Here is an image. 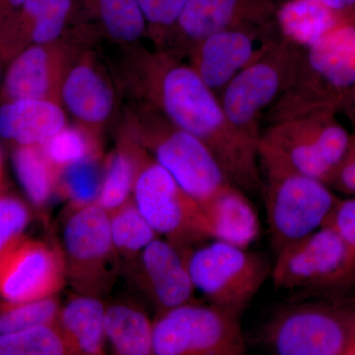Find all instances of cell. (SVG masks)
I'll list each match as a JSON object with an SVG mask.
<instances>
[{
	"instance_id": "obj_29",
	"label": "cell",
	"mask_w": 355,
	"mask_h": 355,
	"mask_svg": "<svg viewBox=\"0 0 355 355\" xmlns=\"http://www.w3.org/2000/svg\"><path fill=\"white\" fill-rule=\"evenodd\" d=\"M103 176L98 156L84 159L60 173L57 188L74 209L96 202Z\"/></svg>"
},
{
	"instance_id": "obj_20",
	"label": "cell",
	"mask_w": 355,
	"mask_h": 355,
	"mask_svg": "<svg viewBox=\"0 0 355 355\" xmlns=\"http://www.w3.org/2000/svg\"><path fill=\"white\" fill-rule=\"evenodd\" d=\"M105 308L99 298L80 294L60 307L57 326L69 354H104Z\"/></svg>"
},
{
	"instance_id": "obj_19",
	"label": "cell",
	"mask_w": 355,
	"mask_h": 355,
	"mask_svg": "<svg viewBox=\"0 0 355 355\" xmlns=\"http://www.w3.org/2000/svg\"><path fill=\"white\" fill-rule=\"evenodd\" d=\"M65 125L60 103L18 99L0 104V137L16 146H41Z\"/></svg>"
},
{
	"instance_id": "obj_15",
	"label": "cell",
	"mask_w": 355,
	"mask_h": 355,
	"mask_svg": "<svg viewBox=\"0 0 355 355\" xmlns=\"http://www.w3.org/2000/svg\"><path fill=\"white\" fill-rule=\"evenodd\" d=\"M71 46L62 40L31 44L16 53L6 70L0 104L18 99H44L60 103V91L76 60Z\"/></svg>"
},
{
	"instance_id": "obj_21",
	"label": "cell",
	"mask_w": 355,
	"mask_h": 355,
	"mask_svg": "<svg viewBox=\"0 0 355 355\" xmlns=\"http://www.w3.org/2000/svg\"><path fill=\"white\" fill-rule=\"evenodd\" d=\"M214 239L247 249L258 238L260 222L246 193L232 187L203 209Z\"/></svg>"
},
{
	"instance_id": "obj_24",
	"label": "cell",
	"mask_w": 355,
	"mask_h": 355,
	"mask_svg": "<svg viewBox=\"0 0 355 355\" xmlns=\"http://www.w3.org/2000/svg\"><path fill=\"white\" fill-rule=\"evenodd\" d=\"M112 241L116 258L135 263L144 248L157 238L137 205L130 198L109 214Z\"/></svg>"
},
{
	"instance_id": "obj_33",
	"label": "cell",
	"mask_w": 355,
	"mask_h": 355,
	"mask_svg": "<svg viewBox=\"0 0 355 355\" xmlns=\"http://www.w3.org/2000/svg\"><path fill=\"white\" fill-rule=\"evenodd\" d=\"M71 0H46L33 29L31 44L58 41L64 31Z\"/></svg>"
},
{
	"instance_id": "obj_34",
	"label": "cell",
	"mask_w": 355,
	"mask_h": 355,
	"mask_svg": "<svg viewBox=\"0 0 355 355\" xmlns=\"http://www.w3.org/2000/svg\"><path fill=\"white\" fill-rule=\"evenodd\" d=\"M324 224L331 226L342 238L355 270V198H340Z\"/></svg>"
},
{
	"instance_id": "obj_40",
	"label": "cell",
	"mask_w": 355,
	"mask_h": 355,
	"mask_svg": "<svg viewBox=\"0 0 355 355\" xmlns=\"http://www.w3.org/2000/svg\"><path fill=\"white\" fill-rule=\"evenodd\" d=\"M0 176H1V155H0Z\"/></svg>"
},
{
	"instance_id": "obj_14",
	"label": "cell",
	"mask_w": 355,
	"mask_h": 355,
	"mask_svg": "<svg viewBox=\"0 0 355 355\" xmlns=\"http://www.w3.org/2000/svg\"><path fill=\"white\" fill-rule=\"evenodd\" d=\"M67 282L60 247L23 237L0 257V298L13 302L55 296Z\"/></svg>"
},
{
	"instance_id": "obj_39",
	"label": "cell",
	"mask_w": 355,
	"mask_h": 355,
	"mask_svg": "<svg viewBox=\"0 0 355 355\" xmlns=\"http://www.w3.org/2000/svg\"><path fill=\"white\" fill-rule=\"evenodd\" d=\"M2 84V73H1V67H0V87H1Z\"/></svg>"
},
{
	"instance_id": "obj_31",
	"label": "cell",
	"mask_w": 355,
	"mask_h": 355,
	"mask_svg": "<svg viewBox=\"0 0 355 355\" xmlns=\"http://www.w3.org/2000/svg\"><path fill=\"white\" fill-rule=\"evenodd\" d=\"M69 354L57 324L0 335V355Z\"/></svg>"
},
{
	"instance_id": "obj_13",
	"label": "cell",
	"mask_w": 355,
	"mask_h": 355,
	"mask_svg": "<svg viewBox=\"0 0 355 355\" xmlns=\"http://www.w3.org/2000/svg\"><path fill=\"white\" fill-rule=\"evenodd\" d=\"M67 280L80 295L99 297L111 286L118 263L109 214L97 203L76 209L64 230Z\"/></svg>"
},
{
	"instance_id": "obj_25",
	"label": "cell",
	"mask_w": 355,
	"mask_h": 355,
	"mask_svg": "<svg viewBox=\"0 0 355 355\" xmlns=\"http://www.w3.org/2000/svg\"><path fill=\"white\" fill-rule=\"evenodd\" d=\"M13 165L30 200L38 207L46 205L57 189L60 174L49 162L41 146H17Z\"/></svg>"
},
{
	"instance_id": "obj_11",
	"label": "cell",
	"mask_w": 355,
	"mask_h": 355,
	"mask_svg": "<svg viewBox=\"0 0 355 355\" xmlns=\"http://www.w3.org/2000/svg\"><path fill=\"white\" fill-rule=\"evenodd\" d=\"M241 315L196 302L161 313L153 322V354L242 355Z\"/></svg>"
},
{
	"instance_id": "obj_4",
	"label": "cell",
	"mask_w": 355,
	"mask_h": 355,
	"mask_svg": "<svg viewBox=\"0 0 355 355\" xmlns=\"http://www.w3.org/2000/svg\"><path fill=\"white\" fill-rule=\"evenodd\" d=\"M277 355H354L355 298L330 296L275 311L259 334Z\"/></svg>"
},
{
	"instance_id": "obj_2",
	"label": "cell",
	"mask_w": 355,
	"mask_h": 355,
	"mask_svg": "<svg viewBox=\"0 0 355 355\" xmlns=\"http://www.w3.org/2000/svg\"><path fill=\"white\" fill-rule=\"evenodd\" d=\"M125 130L197 200L202 211L236 187L202 140L151 105L135 101L128 109Z\"/></svg>"
},
{
	"instance_id": "obj_1",
	"label": "cell",
	"mask_w": 355,
	"mask_h": 355,
	"mask_svg": "<svg viewBox=\"0 0 355 355\" xmlns=\"http://www.w3.org/2000/svg\"><path fill=\"white\" fill-rule=\"evenodd\" d=\"M123 77L135 101L151 105L202 140L231 183L246 193L261 190L258 153L231 125L218 96L190 64L160 49L135 46L123 60Z\"/></svg>"
},
{
	"instance_id": "obj_8",
	"label": "cell",
	"mask_w": 355,
	"mask_h": 355,
	"mask_svg": "<svg viewBox=\"0 0 355 355\" xmlns=\"http://www.w3.org/2000/svg\"><path fill=\"white\" fill-rule=\"evenodd\" d=\"M270 242L275 254L321 228L340 200L315 178L275 165H260Z\"/></svg>"
},
{
	"instance_id": "obj_27",
	"label": "cell",
	"mask_w": 355,
	"mask_h": 355,
	"mask_svg": "<svg viewBox=\"0 0 355 355\" xmlns=\"http://www.w3.org/2000/svg\"><path fill=\"white\" fill-rule=\"evenodd\" d=\"M41 147L49 162L60 175L70 165L99 155L97 135L81 125H65Z\"/></svg>"
},
{
	"instance_id": "obj_9",
	"label": "cell",
	"mask_w": 355,
	"mask_h": 355,
	"mask_svg": "<svg viewBox=\"0 0 355 355\" xmlns=\"http://www.w3.org/2000/svg\"><path fill=\"white\" fill-rule=\"evenodd\" d=\"M196 291L209 304L242 315L272 273L266 257L214 239L187 258Z\"/></svg>"
},
{
	"instance_id": "obj_37",
	"label": "cell",
	"mask_w": 355,
	"mask_h": 355,
	"mask_svg": "<svg viewBox=\"0 0 355 355\" xmlns=\"http://www.w3.org/2000/svg\"><path fill=\"white\" fill-rule=\"evenodd\" d=\"M343 112L352 121H355V86L349 91L347 97L343 99L338 113Z\"/></svg>"
},
{
	"instance_id": "obj_10",
	"label": "cell",
	"mask_w": 355,
	"mask_h": 355,
	"mask_svg": "<svg viewBox=\"0 0 355 355\" xmlns=\"http://www.w3.org/2000/svg\"><path fill=\"white\" fill-rule=\"evenodd\" d=\"M270 275L277 291L335 294L355 286L349 251L327 224L280 250Z\"/></svg>"
},
{
	"instance_id": "obj_36",
	"label": "cell",
	"mask_w": 355,
	"mask_h": 355,
	"mask_svg": "<svg viewBox=\"0 0 355 355\" xmlns=\"http://www.w3.org/2000/svg\"><path fill=\"white\" fill-rule=\"evenodd\" d=\"M347 24L355 25V0H318Z\"/></svg>"
},
{
	"instance_id": "obj_12",
	"label": "cell",
	"mask_w": 355,
	"mask_h": 355,
	"mask_svg": "<svg viewBox=\"0 0 355 355\" xmlns=\"http://www.w3.org/2000/svg\"><path fill=\"white\" fill-rule=\"evenodd\" d=\"M282 0H188L160 50L188 58L203 39L228 29L253 30L279 38L275 16Z\"/></svg>"
},
{
	"instance_id": "obj_22",
	"label": "cell",
	"mask_w": 355,
	"mask_h": 355,
	"mask_svg": "<svg viewBox=\"0 0 355 355\" xmlns=\"http://www.w3.org/2000/svg\"><path fill=\"white\" fill-rule=\"evenodd\" d=\"M275 24L279 38L306 49L347 23L318 0H282Z\"/></svg>"
},
{
	"instance_id": "obj_18",
	"label": "cell",
	"mask_w": 355,
	"mask_h": 355,
	"mask_svg": "<svg viewBox=\"0 0 355 355\" xmlns=\"http://www.w3.org/2000/svg\"><path fill=\"white\" fill-rule=\"evenodd\" d=\"M60 101L79 125L97 135L113 113L114 93L94 58H77L65 76Z\"/></svg>"
},
{
	"instance_id": "obj_26",
	"label": "cell",
	"mask_w": 355,
	"mask_h": 355,
	"mask_svg": "<svg viewBox=\"0 0 355 355\" xmlns=\"http://www.w3.org/2000/svg\"><path fill=\"white\" fill-rule=\"evenodd\" d=\"M135 172L137 161L132 142L123 132L103 176L101 190L96 203L110 214L127 202L132 198Z\"/></svg>"
},
{
	"instance_id": "obj_30",
	"label": "cell",
	"mask_w": 355,
	"mask_h": 355,
	"mask_svg": "<svg viewBox=\"0 0 355 355\" xmlns=\"http://www.w3.org/2000/svg\"><path fill=\"white\" fill-rule=\"evenodd\" d=\"M60 307L57 295L26 302L3 300L0 302V335L57 324Z\"/></svg>"
},
{
	"instance_id": "obj_17",
	"label": "cell",
	"mask_w": 355,
	"mask_h": 355,
	"mask_svg": "<svg viewBox=\"0 0 355 355\" xmlns=\"http://www.w3.org/2000/svg\"><path fill=\"white\" fill-rule=\"evenodd\" d=\"M133 265L135 280L158 315L197 301L187 257L167 240L149 243Z\"/></svg>"
},
{
	"instance_id": "obj_32",
	"label": "cell",
	"mask_w": 355,
	"mask_h": 355,
	"mask_svg": "<svg viewBox=\"0 0 355 355\" xmlns=\"http://www.w3.org/2000/svg\"><path fill=\"white\" fill-rule=\"evenodd\" d=\"M30 218V210L20 198L0 193V257L22 239Z\"/></svg>"
},
{
	"instance_id": "obj_7",
	"label": "cell",
	"mask_w": 355,
	"mask_h": 355,
	"mask_svg": "<svg viewBox=\"0 0 355 355\" xmlns=\"http://www.w3.org/2000/svg\"><path fill=\"white\" fill-rule=\"evenodd\" d=\"M303 51L287 40H275L263 57L235 76L218 96L229 123L257 153L261 121L291 86Z\"/></svg>"
},
{
	"instance_id": "obj_38",
	"label": "cell",
	"mask_w": 355,
	"mask_h": 355,
	"mask_svg": "<svg viewBox=\"0 0 355 355\" xmlns=\"http://www.w3.org/2000/svg\"><path fill=\"white\" fill-rule=\"evenodd\" d=\"M8 2L14 7H22L25 0H8Z\"/></svg>"
},
{
	"instance_id": "obj_23",
	"label": "cell",
	"mask_w": 355,
	"mask_h": 355,
	"mask_svg": "<svg viewBox=\"0 0 355 355\" xmlns=\"http://www.w3.org/2000/svg\"><path fill=\"white\" fill-rule=\"evenodd\" d=\"M104 323L116 354H153V323L139 308L121 303L106 306Z\"/></svg>"
},
{
	"instance_id": "obj_28",
	"label": "cell",
	"mask_w": 355,
	"mask_h": 355,
	"mask_svg": "<svg viewBox=\"0 0 355 355\" xmlns=\"http://www.w3.org/2000/svg\"><path fill=\"white\" fill-rule=\"evenodd\" d=\"M98 14L106 34L121 43L137 41L147 29L137 0H97Z\"/></svg>"
},
{
	"instance_id": "obj_16",
	"label": "cell",
	"mask_w": 355,
	"mask_h": 355,
	"mask_svg": "<svg viewBox=\"0 0 355 355\" xmlns=\"http://www.w3.org/2000/svg\"><path fill=\"white\" fill-rule=\"evenodd\" d=\"M277 39L253 30H223L200 42L188 55L189 64L219 96L235 76L263 57Z\"/></svg>"
},
{
	"instance_id": "obj_35",
	"label": "cell",
	"mask_w": 355,
	"mask_h": 355,
	"mask_svg": "<svg viewBox=\"0 0 355 355\" xmlns=\"http://www.w3.org/2000/svg\"><path fill=\"white\" fill-rule=\"evenodd\" d=\"M328 186L355 198V132L352 133L349 149L334 173Z\"/></svg>"
},
{
	"instance_id": "obj_3",
	"label": "cell",
	"mask_w": 355,
	"mask_h": 355,
	"mask_svg": "<svg viewBox=\"0 0 355 355\" xmlns=\"http://www.w3.org/2000/svg\"><path fill=\"white\" fill-rule=\"evenodd\" d=\"M355 86V25L343 24L304 49L295 77L265 114L268 125L318 112L338 113Z\"/></svg>"
},
{
	"instance_id": "obj_6",
	"label": "cell",
	"mask_w": 355,
	"mask_h": 355,
	"mask_svg": "<svg viewBox=\"0 0 355 355\" xmlns=\"http://www.w3.org/2000/svg\"><path fill=\"white\" fill-rule=\"evenodd\" d=\"M125 132L137 161L133 202L155 232L164 235L188 258L193 248L214 239L202 207L144 146Z\"/></svg>"
},
{
	"instance_id": "obj_5",
	"label": "cell",
	"mask_w": 355,
	"mask_h": 355,
	"mask_svg": "<svg viewBox=\"0 0 355 355\" xmlns=\"http://www.w3.org/2000/svg\"><path fill=\"white\" fill-rule=\"evenodd\" d=\"M336 114L318 112L268 125L258 144L259 166H280L329 184L352 139Z\"/></svg>"
}]
</instances>
